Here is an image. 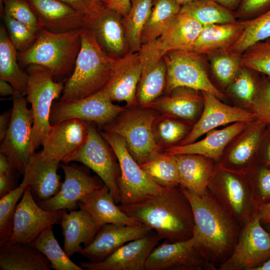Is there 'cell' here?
<instances>
[{"label":"cell","mask_w":270,"mask_h":270,"mask_svg":"<svg viewBox=\"0 0 270 270\" xmlns=\"http://www.w3.org/2000/svg\"><path fill=\"white\" fill-rule=\"evenodd\" d=\"M193 212V237L208 270H216L231 256L242 228L214 198L207 188L200 196L180 186Z\"/></svg>","instance_id":"obj_1"},{"label":"cell","mask_w":270,"mask_h":270,"mask_svg":"<svg viewBox=\"0 0 270 270\" xmlns=\"http://www.w3.org/2000/svg\"><path fill=\"white\" fill-rule=\"evenodd\" d=\"M118 206L127 215L151 228L160 240L176 242L193 236L192 207L180 185L164 188L143 202Z\"/></svg>","instance_id":"obj_2"},{"label":"cell","mask_w":270,"mask_h":270,"mask_svg":"<svg viewBox=\"0 0 270 270\" xmlns=\"http://www.w3.org/2000/svg\"><path fill=\"white\" fill-rule=\"evenodd\" d=\"M80 36V49L60 102L84 98L100 91L109 79L116 60L102 50L90 30L82 28Z\"/></svg>","instance_id":"obj_3"},{"label":"cell","mask_w":270,"mask_h":270,"mask_svg":"<svg viewBox=\"0 0 270 270\" xmlns=\"http://www.w3.org/2000/svg\"><path fill=\"white\" fill-rule=\"evenodd\" d=\"M82 30L54 32L40 28L34 44L18 53L20 65L44 66L50 70L56 81L64 82L74 70L81 47Z\"/></svg>","instance_id":"obj_4"},{"label":"cell","mask_w":270,"mask_h":270,"mask_svg":"<svg viewBox=\"0 0 270 270\" xmlns=\"http://www.w3.org/2000/svg\"><path fill=\"white\" fill-rule=\"evenodd\" d=\"M158 114L152 109L140 106L126 108L103 127L104 131L120 136L130 155L140 165L164 150L156 142L152 129Z\"/></svg>","instance_id":"obj_5"},{"label":"cell","mask_w":270,"mask_h":270,"mask_svg":"<svg viewBox=\"0 0 270 270\" xmlns=\"http://www.w3.org/2000/svg\"><path fill=\"white\" fill-rule=\"evenodd\" d=\"M207 188L242 228L256 214L258 206L246 173L227 170L216 162Z\"/></svg>","instance_id":"obj_6"},{"label":"cell","mask_w":270,"mask_h":270,"mask_svg":"<svg viewBox=\"0 0 270 270\" xmlns=\"http://www.w3.org/2000/svg\"><path fill=\"white\" fill-rule=\"evenodd\" d=\"M26 68V98L32 112V143L36 150L46 139L51 126V108L54 100L62 94L64 85V82L56 81L50 70L44 66L30 64Z\"/></svg>","instance_id":"obj_7"},{"label":"cell","mask_w":270,"mask_h":270,"mask_svg":"<svg viewBox=\"0 0 270 270\" xmlns=\"http://www.w3.org/2000/svg\"><path fill=\"white\" fill-rule=\"evenodd\" d=\"M100 134L113 150L119 164L120 175L118 184L120 205L143 202L163 190L164 188L154 182L130 155L120 136L105 131L100 132Z\"/></svg>","instance_id":"obj_8"},{"label":"cell","mask_w":270,"mask_h":270,"mask_svg":"<svg viewBox=\"0 0 270 270\" xmlns=\"http://www.w3.org/2000/svg\"><path fill=\"white\" fill-rule=\"evenodd\" d=\"M11 120L6 134L0 141V153L24 174L35 153L32 143L33 116L25 96L14 89Z\"/></svg>","instance_id":"obj_9"},{"label":"cell","mask_w":270,"mask_h":270,"mask_svg":"<svg viewBox=\"0 0 270 270\" xmlns=\"http://www.w3.org/2000/svg\"><path fill=\"white\" fill-rule=\"evenodd\" d=\"M201 55L193 50H171L163 58L166 66L165 90L168 94L178 87H186L212 94L222 99L224 94L211 82Z\"/></svg>","instance_id":"obj_10"},{"label":"cell","mask_w":270,"mask_h":270,"mask_svg":"<svg viewBox=\"0 0 270 270\" xmlns=\"http://www.w3.org/2000/svg\"><path fill=\"white\" fill-rule=\"evenodd\" d=\"M88 124V136L85 143L71 162L82 163L92 170L108 187L116 204L120 203L118 188L120 175L118 162L106 142L98 132L96 124Z\"/></svg>","instance_id":"obj_11"},{"label":"cell","mask_w":270,"mask_h":270,"mask_svg":"<svg viewBox=\"0 0 270 270\" xmlns=\"http://www.w3.org/2000/svg\"><path fill=\"white\" fill-rule=\"evenodd\" d=\"M112 102L102 90L78 100L54 102L51 108L50 124L76 118L104 127L126 108Z\"/></svg>","instance_id":"obj_12"},{"label":"cell","mask_w":270,"mask_h":270,"mask_svg":"<svg viewBox=\"0 0 270 270\" xmlns=\"http://www.w3.org/2000/svg\"><path fill=\"white\" fill-rule=\"evenodd\" d=\"M270 258V234L256 216L242 228L230 258L218 270H254Z\"/></svg>","instance_id":"obj_13"},{"label":"cell","mask_w":270,"mask_h":270,"mask_svg":"<svg viewBox=\"0 0 270 270\" xmlns=\"http://www.w3.org/2000/svg\"><path fill=\"white\" fill-rule=\"evenodd\" d=\"M202 26L187 14L180 12L156 39L142 46V60H158L171 50H193L194 42Z\"/></svg>","instance_id":"obj_14"},{"label":"cell","mask_w":270,"mask_h":270,"mask_svg":"<svg viewBox=\"0 0 270 270\" xmlns=\"http://www.w3.org/2000/svg\"><path fill=\"white\" fill-rule=\"evenodd\" d=\"M66 210L48 211L40 208L26 187L17 204L12 234L7 242L30 244L46 228L60 222Z\"/></svg>","instance_id":"obj_15"},{"label":"cell","mask_w":270,"mask_h":270,"mask_svg":"<svg viewBox=\"0 0 270 270\" xmlns=\"http://www.w3.org/2000/svg\"><path fill=\"white\" fill-rule=\"evenodd\" d=\"M60 167L64 174V180L60 190L52 198L37 202L46 210H76L79 208V200L84 196L105 184L99 177L90 175L82 166L64 163Z\"/></svg>","instance_id":"obj_16"},{"label":"cell","mask_w":270,"mask_h":270,"mask_svg":"<svg viewBox=\"0 0 270 270\" xmlns=\"http://www.w3.org/2000/svg\"><path fill=\"white\" fill-rule=\"evenodd\" d=\"M122 20L120 12L101 2L85 17L84 28L93 33L102 50L114 59L128 53Z\"/></svg>","instance_id":"obj_17"},{"label":"cell","mask_w":270,"mask_h":270,"mask_svg":"<svg viewBox=\"0 0 270 270\" xmlns=\"http://www.w3.org/2000/svg\"><path fill=\"white\" fill-rule=\"evenodd\" d=\"M266 125L258 119L250 122L230 142L218 163L227 170L246 173L256 162Z\"/></svg>","instance_id":"obj_18"},{"label":"cell","mask_w":270,"mask_h":270,"mask_svg":"<svg viewBox=\"0 0 270 270\" xmlns=\"http://www.w3.org/2000/svg\"><path fill=\"white\" fill-rule=\"evenodd\" d=\"M195 243L193 236L176 242L165 240L151 252L145 270H208Z\"/></svg>","instance_id":"obj_19"},{"label":"cell","mask_w":270,"mask_h":270,"mask_svg":"<svg viewBox=\"0 0 270 270\" xmlns=\"http://www.w3.org/2000/svg\"><path fill=\"white\" fill-rule=\"evenodd\" d=\"M202 92L204 98L202 113L190 134L179 145L193 143L204 134L218 126L238 122H250L257 119L250 110L228 106L210 92Z\"/></svg>","instance_id":"obj_20"},{"label":"cell","mask_w":270,"mask_h":270,"mask_svg":"<svg viewBox=\"0 0 270 270\" xmlns=\"http://www.w3.org/2000/svg\"><path fill=\"white\" fill-rule=\"evenodd\" d=\"M87 136L86 122L76 118L61 121L51 125L41 153L45 157L68 164L82 148Z\"/></svg>","instance_id":"obj_21"},{"label":"cell","mask_w":270,"mask_h":270,"mask_svg":"<svg viewBox=\"0 0 270 270\" xmlns=\"http://www.w3.org/2000/svg\"><path fill=\"white\" fill-rule=\"evenodd\" d=\"M160 240L152 230L124 244L102 262L79 264L86 270H145L146 260Z\"/></svg>","instance_id":"obj_22"},{"label":"cell","mask_w":270,"mask_h":270,"mask_svg":"<svg viewBox=\"0 0 270 270\" xmlns=\"http://www.w3.org/2000/svg\"><path fill=\"white\" fill-rule=\"evenodd\" d=\"M141 72L138 52H128L116 59L109 79L100 90L112 102H124L126 108L134 107Z\"/></svg>","instance_id":"obj_23"},{"label":"cell","mask_w":270,"mask_h":270,"mask_svg":"<svg viewBox=\"0 0 270 270\" xmlns=\"http://www.w3.org/2000/svg\"><path fill=\"white\" fill-rule=\"evenodd\" d=\"M152 230L142 223L132 226L107 224L98 230L91 244L83 248L79 254L90 262H99L126 243Z\"/></svg>","instance_id":"obj_24"},{"label":"cell","mask_w":270,"mask_h":270,"mask_svg":"<svg viewBox=\"0 0 270 270\" xmlns=\"http://www.w3.org/2000/svg\"><path fill=\"white\" fill-rule=\"evenodd\" d=\"M60 162L36 152L26 166L21 185L28 187L34 200H48L60 190L62 182L58 174Z\"/></svg>","instance_id":"obj_25"},{"label":"cell","mask_w":270,"mask_h":270,"mask_svg":"<svg viewBox=\"0 0 270 270\" xmlns=\"http://www.w3.org/2000/svg\"><path fill=\"white\" fill-rule=\"evenodd\" d=\"M34 12L39 28L64 32L85 28L84 16L58 0H25Z\"/></svg>","instance_id":"obj_26"},{"label":"cell","mask_w":270,"mask_h":270,"mask_svg":"<svg viewBox=\"0 0 270 270\" xmlns=\"http://www.w3.org/2000/svg\"><path fill=\"white\" fill-rule=\"evenodd\" d=\"M142 106L194 124L202 113L204 98L201 91L186 87H178L168 95L160 96Z\"/></svg>","instance_id":"obj_27"},{"label":"cell","mask_w":270,"mask_h":270,"mask_svg":"<svg viewBox=\"0 0 270 270\" xmlns=\"http://www.w3.org/2000/svg\"><path fill=\"white\" fill-rule=\"evenodd\" d=\"M78 204L79 208L86 210L92 215L98 231L107 224L129 226L141 224L120 208L106 184L84 196Z\"/></svg>","instance_id":"obj_28"},{"label":"cell","mask_w":270,"mask_h":270,"mask_svg":"<svg viewBox=\"0 0 270 270\" xmlns=\"http://www.w3.org/2000/svg\"><path fill=\"white\" fill-rule=\"evenodd\" d=\"M250 122H238L220 130H212L207 132V135L202 140L188 144L166 148L163 152L172 155L184 154H200L218 162L230 142L246 128Z\"/></svg>","instance_id":"obj_29"},{"label":"cell","mask_w":270,"mask_h":270,"mask_svg":"<svg viewBox=\"0 0 270 270\" xmlns=\"http://www.w3.org/2000/svg\"><path fill=\"white\" fill-rule=\"evenodd\" d=\"M59 223L64 238V250L69 258L79 253L83 248L82 244L84 247L90 244L98 232L92 216L82 208L66 212Z\"/></svg>","instance_id":"obj_30"},{"label":"cell","mask_w":270,"mask_h":270,"mask_svg":"<svg viewBox=\"0 0 270 270\" xmlns=\"http://www.w3.org/2000/svg\"><path fill=\"white\" fill-rule=\"evenodd\" d=\"M176 162L179 185L202 196L206 192L216 162L198 154L174 155Z\"/></svg>","instance_id":"obj_31"},{"label":"cell","mask_w":270,"mask_h":270,"mask_svg":"<svg viewBox=\"0 0 270 270\" xmlns=\"http://www.w3.org/2000/svg\"><path fill=\"white\" fill-rule=\"evenodd\" d=\"M248 23V20L230 23L202 26L193 46V51L208 55L229 49L239 38Z\"/></svg>","instance_id":"obj_32"},{"label":"cell","mask_w":270,"mask_h":270,"mask_svg":"<svg viewBox=\"0 0 270 270\" xmlns=\"http://www.w3.org/2000/svg\"><path fill=\"white\" fill-rule=\"evenodd\" d=\"M46 257L30 244L6 242L0 245V270H50Z\"/></svg>","instance_id":"obj_33"},{"label":"cell","mask_w":270,"mask_h":270,"mask_svg":"<svg viewBox=\"0 0 270 270\" xmlns=\"http://www.w3.org/2000/svg\"><path fill=\"white\" fill-rule=\"evenodd\" d=\"M141 62L136 102L137 106H144L161 96L166 88V66L163 57L158 60Z\"/></svg>","instance_id":"obj_34"},{"label":"cell","mask_w":270,"mask_h":270,"mask_svg":"<svg viewBox=\"0 0 270 270\" xmlns=\"http://www.w3.org/2000/svg\"><path fill=\"white\" fill-rule=\"evenodd\" d=\"M18 51L4 26H0V79L10 83L23 96L26 94L28 75L18 65Z\"/></svg>","instance_id":"obj_35"},{"label":"cell","mask_w":270,"mask_h":270,"mask_svg":"<svg viewBox=\"0 0 270 270\" xmlns=\"http://www.w3.org/2000/svg\"><path fill=\"white\" fill-rule=\"evenodd\" d=\"M131 6L123 16L128 52H138L142 46L141 36L151 12L154 0H130Z\"/></svg>","instance_id":"obj_36"},{"label":"cell","mask_w":270,"mask_h":270,"mask_svg":"<svg viewBox=\"0 0 270 270\" xmlns=\"http://www.w3.org/2000/svg\"><path fill=\"white\" fill-rule=\"evenodd\" d=\"M180 12L196 20L202 26L230 23L237 20L236 12L222 6L215 0H196L182 6Z\"/></svg>","instance_id":"obj_37"},{"label":"cell","mask_w":270,"mask_h":270,"mask_svg":"<svg viewBox=\"0 0 270 270\" xmlns=\"http://www.w3.org/2000/svg\"><path fill=\"white\" fill-rule=\"evenodd\" d=\"M182 6L175 0H154L142 33V46L158 38L170 20L180 12Z\"/></svg>","instance_id":"obj_38"},{"label":"cell","mask_w":270,"mask_h":270,"mask_svg":"<svg viewBox=\"0 0 270 270\" xmlns=\"http://www.w3.org/2000/svg\"><path fill=\"white\" fill-rule=\"evenodd\" d=\"M193 126L189 122L159 114L152 126L156 142L163 150L178 146L190 134Z\"/></svg>","instance_id":"obj_39"},{"label":"cell","mask_w":270,"mask_h":270,"mask_svg":"<svg viewBox=\"0 0 270 270\" xmlns=\"http://www.w3.org/2000/svg\"><path fill=\"white\" fill-rule=\"evenodd\" d=\"M140 166L154 182L162 188L179 185L178 170L174 155L162 152Z\"/></svg>","instance_id":"obj_40"},{"label":"cell","mask_w":270,"mask_h":270,"mask_svg":"<svg viewBox=\"0 0 270 270\" xmlns=\"http://www.w3.org/2000/svg\"><path fill=\"white\" fill-rule=\"evenodd\" d=\"M43 254L49 260L52 268L56 270H82L72 262L60 246L50 226L44 230L30 244Z\"/></svg>","instance_id":"obj_41"},{"label":"cell","mask_w":270,"mask_h":270,"mask_svg":"<svg viewBox=\"0 0 270 270\" xmlns=\"http://www.w3.org/2000/svg\"><path fill=\"white\" fill-rule=\"evenodd\" d=\"M241 55L228 49L207 55L214 75L224 86L228 87L230 84L242 68Z\"/></svg>","instance_id":"obj_42"},{"label":"cell","mask_w":270,"mask_h":270,"mask_svg":"<svg viewBox=\"0 0 270 270\" xmlns=\"http://www.w3.org/2000/svg\"><path fill=\"white\" fill-rule=\"evenodd\" d=\"M270 38V10L252 19L243 32L228 49L242 54L248 48L260 41Z\"/></svg>","instance_id":"obj_43"},{"label":"cell","mask_w":270,"mask_h":270,"mask_svg":"<svg viewBox=\"0 0 270 270\" xmlns=\"http://www.w3.org/2000/svg\"><path fill=\"white\" fill-rule=\"evenodd\" d=\"M252 72V70L242 66L228 87L232 96L250 108L257 94L260 80H258Z\"/></svg>","instance_id":"obj_44"},{"label":"cell","mask_w":270,"mask_h":270,"mask_svg":"<svg viewBox=\"0 0 270 270\" xmlns=\"http://www.w3.org/2000/svg\"><path fill=\"white\" fill-rule=\"evenodd\" d=\"M25 188L20 184L0 198V245L7 242L12 234L16 206Z\"/></svg>","instance_id":"obj_45"},{"label":"cell","mask_w":270,"mask_h":270,"mask_svg":"<svg viewBox=\"0 0 270 270\" xmlns=\"http://www.w3.org/2000/svg\"><path fill=\"white\" fill-rule=\"evenodd\" d=\"M241 58L242 67L266 75L270 80V38L252 46Z\"/></svg>","instance_id":"obj_46"},{"label":"cell","mask_w":270,"mask_h":270,"mask_svg":"<svg viewBox=\"0 0 270 270\" xmlns=\"http://www.w3.org/2000/svg\"><path fill=\"white\" fill-rule=\"evenodd\" d=\"M246 174L257 206L270 202V168L256 161L250 168Z\"/></svg>","instance_id":"obj_47"},{"label":"cell","mask_w":270,"mask_h":270,"mask_svg":"<svg viewBox=\"0 0 270 270\" xmlns=\"http://www.w3.org/2000/svg\"><path fill=\"white\" fill-rule=\"evenodd\" d=\"M2 18L10 39L18 52L27 50L34 44L36 38V32L4 14Z\"/></svg>","instance_id":"obj_48"},{"label":"cell","mask_w":270,"mask_h":270,"mask_svg":"<svg viewBox=\"0 0 270 270\" xmlns=\"http://www.w3.org/2000/svg\"><path fill=\"white\" fill-rule=\"evenodd\" d=\"M4 4V14L14 18L36 32L40 28L36 17L25 0H0Z\"/></svg>","instance_id":"obj_49"},{"label":"cell","mask_w":270,"mask_h":270,"mask_svg":"<svg viewBox=\"0 0 270 270\" xmlns=\"http://www.w3.org/2000/svg\"><path fill=\"white\" fill-rule=\"evenodd\" d=\"M257 119L270 125V80L261 78L256 96L250 107Z\"/></svg>","instance_id":"obj_50"},{"label":"cell","mask_w":270,"mask_h":270,"mask_svg":"<svg viewBox=\"0 0 270 270\" xmlns=\"http://www.w3.org/2000/svg\"><path fill=\"white\" fill-rule=\"evenodd\" d=\"M270 10V0H242L236 10L241 20L256 18Z\"/></svg>","instance_id":"obj_51"},{"label":"cell","mask_w":270,"mask_h":270,"mask_svg":"<svg viewBox=\"0 0 270 270\" xmlns=\"http://www.w3.org/2000/svg\"><path fill=\"white\" fill-rule=\"evenodd\" d=\"M70 6L81 14L84 18L97 6L98 0H58Z\"/></svg>","instance_id":"obj_52"},{"label":"cell","mask_w":270,"mask_h":270,"mask_svg":"<svg viewBox=\"0 0 270 270\" xmlns=\"http://www.w3.org/2000/svg\"><path fill=\"white\" fill-rule=\"evenodd\" d=\"M16 188L14 173L0 174V198L6 195Z\"/></svg>","instance_id":"obj_53"},{"label":"cell","mask_w":270,"mask_h":270,"mask_svg":"<svg viewBox=\"0 0 270 270\" xmlns=\"http://www.w3.org/2000/svg\"><path fill=\"white\" fill-rule=\"evenodd\" d=\"M106 4L124 16L130 10L131 1L130 0H110Z\"/></svg>","instance_id":"obj_54"},{"label":"cell","mask_w":270,"mask_h":270,"mask_svg":"<svg viewBox=\"0 0 270 270\" xmlns=\"http://www.w3.org/2000/svg\"><path fill=\"white\" fill-rule=\"evenodd\" d=\"M256 216L262 226L270 222V202L260 205Z\"/></svg>","instance_id":"obj_55"},{"label":"cell","mask_w":270,"mask_h":270,"mask_svg":"<svg viewBox=\"0 0 270 270\" xmlns=\"http://www.w3.org/2000/svg\"><path fill=\"white\" fill-rule=\"evenodd\" d=\"M12 108L0 116V140H3L8 130L12 116Z\"/></svg>","instance_id":"obj_56"},{"label":"cell","mask_w":270,"mask_h":270,"mask_svg":"<svg viewBox=\"0 0 270 270\" xmlns=\"http://www.w3.org/2000/svg\"><path fill=\"white\" fill-rule=\"evenodd\" d=\"M16 170L18 171L10 160L0 153V174L14 173Z\"/></svg>","instance_id":"obj_57"},{"label":"cell","mask_w":270,"mask_h":270,"mask_svg":"<svg viewBox=\"0 0 270 270\" xmlns=\"http://www.w3.org/2000/svg\"><path fill=\"white\" fill-rule=\"evenodd\" d=\"M264 147L261 154L258 155L256 161L270 168V139L266 141Z\"/></svg>","instance_id":"obj_58"},{"label":"cell","mask_w":270,"mask_h":270,"mask_svg":"<svg viewBox=\"0 0 270 270\" xmlns=\"http://www.w3.org/2000/svg\"><path fill=\"white\" fill-rule=\"evenodd\" d=\"M14 89L8 82L0 79V95L2 96H12Z\"/></svg>","instance_id":"obj_59"},{"label":"cell","mask_w":270,"mask_h":270,"mask_svg":"<svg viewBox=\"0 0 270 270\" xmlns=\"http://www.w3.org/2000/svg\"><path fill=\"white\" fill-rule=\"evenodd\" d=\"M226 8L234 11L238 8L242 0H215Z\"/></svg>","instance_id":"obj_60"},{"label":"cell","mask_w":270,"mask_h":270,"mask_svg":"<svg viewBox=\"0 0 270 270\" xmlns=\"http://www.w3.org/2000/svg\"><path fill=\"white\" fill-rule=\"evenodd\" d=\"M254 270H270V258L256 267Z\"/></svg>","instance_id":"obj_61"},{"label":"cell","mask_w":270,"mask_h":270,"mask_svg":"<svg viewBox=\"0 0 270 270\" xmlns=\"http://www.w3.org/2000/svg\"><path fill=\"white\" fill-rule=\"evenodd\" d=\"M178 3H180L182 6L185 4H186L189 3L190 2H193L196 0H175Z\"/></svg>","instance_id":"obj_62"},{"label":"cell","mask_w":270,"mask_h":270,"mask_svg":"<svg viewBox=\"0 0 270 270\" xmlns=\"http://www.w3.org/2000/svg\"><path fill=\"white\" fill-rule=\"evenodd\" d=\"M263 226H265L264 228L270 234V222L263 225Z\"/></svg>","instance_id":"obj_63"},{"label":"cell","mask_w":270,"mask_h":270,"mask_svg":"<svg viewBox=\"0 0 270 270\" xmlns=\"http://www.w3.org/2000/svg\"><path fill=\"white\" fill-rule=\"evenodd\" d=\"M101 2H104L105 4H107L110 0H98Z\"/></svg>","instance_id":"obj_64"}]
</instances>
